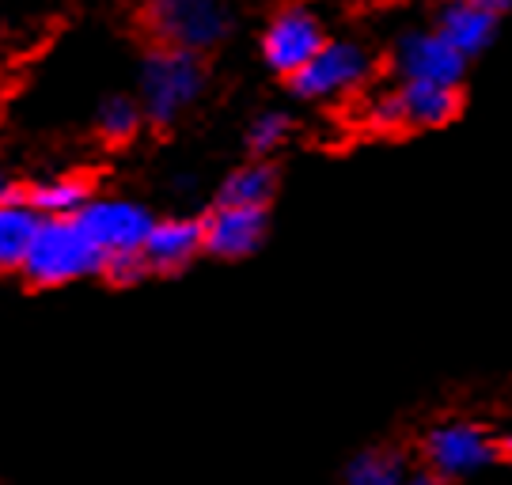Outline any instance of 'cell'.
I'll use <instances>...</instances> for the list:
<instances>
[{"instance_id":"cell-17","label":"cell","mask_w":512,"mask_h":485,"mask_svg":"<svg viewBox=\"0 0 512 485\" xmlns=\"http://www.w3.org/2000/svg\"><path fill=\"white\" fill-rule=\"evenodd\" d=\"M289 137H293V118L285 110H262L247 126V148L255 160H274V152H281Z\"/></svg>"},{"instance_id":"cell-22","label":"cell","mask_w":512,"mask_h":485,"mask_svg":"<svg viewBox=\"0 0 512 485\" xmlns=\"http://www.w3.org/2000/svg\"><path fill=\"white\" fill-rule=\"evenodd\" d=\"M349 4H372V0H349Z\"/></svg>"},{"instance_id":"cell-13","label":"cell","mask_w":512,"mask_h":485,"mask_svg":"<svg viewBox=\"0 0 512 485\" xmlns=\"http://www.w3.org/2000/svg\"><path fill=\"white\" fill-rule=\"evenodd\" d=\"M38 224H42V216L23 201L19 190H12L0 201V273H19L23 258L35 243Z\"/></svg>"},{"instance_id":"cell-9","label":"cell","mask_w":512,"mask_h":485,"mask_svg":"<svg viewBox=\"0 0 512 485\" xmlns=\"http://www.w3.org/2000/svg\"><path fill=\"white\" fill-rule=\"evenodd\" d=\"M391 65L399 72V80L463 88V76H467L471 61L459 54L437 27H414V31L399 35L395 50H391Z\"/></svg>"},{"instance_id":"cell-18","label":"cell","mask_w":512,"mask_h":485,"mask_svg":"<svg viewBox=\"0 0 512 485\" xmlns=\"http://www.w3.org/2000/svg\"><path fill=\"white\" fill-rule=\"evenodd\" d=\"M99 137L110 144H126L133 141L137 133H141V126H145V114H141V103L137 99H126V95H114V99H107L103 103V110H99Z\"/></svg>"},{"instance_id":"cell-6","label":"cell","mask_w":512,"mask_h":485,"mask_svg":"<svg viewBox=\"0 0 512 485\" xmlns=\"http://www.w3.org/2000/svg\"><path fill=\"white\" fill-rule=\"evenodd\" d=\"M376 76V61L353 38H327V46L304 69L289 76V88L304 103H338L346 95L365 91Z\"/></svg>"},{"instance_id":"cell-16","label":"cell","mask_w":512,"mask_h":485,"mask_svg":"<svg viewBox=\"0 0 512 485\" xmlns=\"http://www.w3.org/2000/svg\"><path fill=\"white\" fill-rule=\"evenodd\" d=\"M277 163L274 160H251L236 167L228 179L220 182L217 205H243V209H270L277 194Z\"/></svg>"},{"instance_id":"cell-2","label":"cell","mask_w":512,"mask_h":485,"mask_svg":"<svg viewBox=\"0 0 512 485\" xmlns=\"http://www.w3.org/2000/svg\"><path fill=\"white\" fill-rule=\"evenodd\" d=\"M137 16L152 38V50L205 57L232 35L228 0H141Z\"/></svg>"},{"instance_id":"cell-7","label":"cell","mask_w":512,"mask_h":485,"mask_svg":"<svg viewBox=\"0 0 512 485\" xmlns=\"http://www.w3.org/2000/svg\"><path fill=\"white\" fill-rule=\"evenodd\" d=\"M323 46H327V27L304 0L277 8L262 31V61L285 80L304 69Z\"/></svg>"},{"instance_id":"cell-8","label":"cell","mask_w":512,"mask_h":485,"mask_svg":"<svg viewBox=\"0 0 512 485\" xmlns=\"http://www.w3.org/2000/svg\"><path fill=\"white\" fill-rule=\"evenodd\" d=\"M73 220L103 254V262H110L122 254H141L156 216L129 198H92Z\"/></svg>"},{"instance_id":"cell-3","label":"cell","mask_w":512,"mask_h":485,"mask_svg":"<svg viewBox=\"0 0 512 485\" xmlns=\"http://www.w3.org/2000/svg\"><path fill=\"white\" fill-rule=\"evenodd\" d=\"M19 273L35 288H61L84 281V277H99L103 273V254L95 251V243L84 235V228L73 216L42 220Z\"/></svg>"},{"instance_id":"cell-4","label":"cell","mask_w":512,"mask_h":485,"mask_svg":"<svg viewBox=\"0 0 512 485\" xmlns=\"http://www.w3.org/2000/svg\"><path fill=\"white\" fill-rule=\"evenodd\" d=\"M209 72L205 57L179 54V50H148L141 65V114L152 126H175L186 110L205 95Z\"/></svg>"},{"instance_id":"cell-5","label":"cell","mask_w":512,"mask_h":485,"mask_svg":"<svg viewBox=\"0 0 512 485\" xmlns=\"http://www.w3.org/2000/svg\"><path fill=\"white\" fill-rule=\"evenodd\" d=\"M421 470L433 474L440 485L463 482L478 470L497 467L501 463V451H497V432H490L478 421H437L433 429H425L421 436Z\"/></svg>"},{"instance_id":"cell-21","label":"cell","mask_w":512,"mask_h":485,"mask_svg":"<svg viewBox=\"0 0 512 485\" xmlns=\"http://www.w3.org/2000/svg\"><path fill=\"white\" fill-rule=\"evenodd\" d=\"M8 194H12V182H8V179H4V175H0V201L8 198Z\"/></svg>"},{"instance_id":"cell-12","label":"cell","mask_w":512,"mask_h":485,"mask_svg":"<svg viewBox=\"0 0 512 485\" xmlns=\"http://www.w3.org/2000/svg\"><path fill=\"white\" fill-rule=\"evenodd\" d=\"M497 27H501V16L490 12V8H482V4H475V0H444V8H440L437 16V31L467 61L486 54L494 46Z\"/></svg>"},{"instance_id":"cell-15","label":"cell","mask_w":512,"mask_h":485,"mask_svg":"<svg viewBox=\"0 0 512 485\" xmlns=\"http://www.w3.org/2000/svg\"><path fill=\"white\" fill-rule=\"evenodd\" d=\"M23 201L35 209L42 220H65V216H76L88 201L95 198L92 182L84 175H54V179H42L27 190H19Z\"/></svg>"},{"instance_id":"cell-10","label":"cell","mask_w":512,"mask_h":485,"mask_svg":"<svg viewBox=\"0 0 512 485\" xmlns=\"http://www.w3.org/2000/svg\"><path fill=\"white\" fill-rule=\"evenodd\" d=\"M270 209H243V205H213L202 216V247L213 258L239 262L266 243Z\"/></svg>"},{"instance_id":"cell-20","label":"cell","mask_w":512,"mask_h":485,"mask_svg":"<svg viewBox=\"0 0 512 485\" xmlns=\"http://www.w3.org/2000/svg\"><path fill=\"white\" fill-rule=\"evenodd\" d=\"M403 485H440V482L433 478V474H425V470H414V474H410Z\"/></svg>"},{"instance_id":"cell-1","label":"cell","mask_w":512,"mask_h":485,"mask_svg":"<svg viewBox=\"0 0 512 485\" xmlns=\"http://www.w3.org/2000/svg\"><path fill=\"white\" fill-rule=\"evenodd\" d=\"M459 110H463V88L399 80V84L380 88L361 103V126L376 137H406V133L440 129L456 122Z\"/></svg>"},{"instance_id":"cell-19","label":"cell","mask_w":512,"mask_h":485,"mask_svg":"<svg viewBox=\"0 0 512 485\" xmlns=\"http://www.w3.org/2000/svg\"><path fill=\"white\" fill-rule=\"evenodd\" d=\"M497 451H501V463H512V432H497Z\"/></svg>"},{"instance_id":"cell-14","label":"cell","mask_w":512,"mask_h":485,"mask_svg":"<svg viewBox=\"0 0 512 485\" xmlns=\"http://www.w3.org/2000/svg\"><path fill=\"white\" fill-rule=\"evenodd\" d=\"M414 474V455L395 444L357 451L342 470V485H403Z\"/></svg>"},{"instance_id":"cell-11","label":"cell","mask_w":512,"mask_h":485,"mask_svg":"<svg viewBox=\"0 0 512 485\" xmlns=\"http://www.w3.org/2000/svg\"><path fill=\"white\" fill-rule=\"evenodd\" d=\"M198 254H205L202 247V216H164L152 220L141 258H145L148 277H171L183 273L198 262Z\"/></svg>"}]
</instances>
